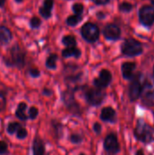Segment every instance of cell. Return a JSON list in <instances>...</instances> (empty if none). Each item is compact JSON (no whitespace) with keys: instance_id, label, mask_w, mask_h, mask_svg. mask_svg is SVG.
Here are the masks:
<instances>
[{"instance_id":"ffe728a7","label":"cell","mask_w":154,"mask_h":155,"mask_svg":"<svg viewBox=\"0 0 154 155\" xmlns=\"http://www.w3.org/2000/svg\"><path fill=\"white\" fill-rule=\"evenodd\" d=\"M6 93L5 87L0 85V112L4 111L6 106Z\"/></svg>"},{"instance_id":"d4e9b609","label":"cell","mask_w":154,"mask_h":155,"mask_svg":"<svg viewBox=\"0 0 154 155\" xmlns=\"http://www.w3.org/2000/svg\"><path fill=\"white\" fill-rule=\"evenodd\" d=\"M82 19V15H71L67 18L66 22L69 25H77Z\"/></svg>"},{"instance_id":"ab89813d","label":"cell","mask_w":154,"mask_h":155,"mask_svg":"<svg viewBox=\"0 0 154 155\" xmlns=\"http://www.w3.org/2000/svg\"><path fill=\"white\" fill-rule=\"evenodd\" d=\"M152 3L153 4V5H154V0H152Z\"/></svg>"},{"instance_id":"603a6c76","label":"cell","mask_w":154,"mask_h":155,"mask_svg":"<svg viewBox=\"0 0 154 155\" xmlns=\"http://www.w3.org/2000/svg\"><path fill=\"white\" fill-rule=\"evenodd\" d=\"M63 44L67 47H73L76 45V39L73 35H66L63 38Z\"/></svg>"},{"instance_id":"4316f807","label":"cell","mask_w":154,"mask_h":155,"mask_svg":"<svg viewBox=\"0 0 154 155\" xmlns=\"http://www.w3.org/2000/svg\"><path fill=\"white\" fill-rule=\"evenodd\" d=\"M15 134H16V138H17V139H19V140H24V139H25V138L27 137L28 133H27V130L22 126V127L17 131V133H16Z\"/></svg>"},{"instance_id":"8fae6325","label":"cell","mask_w":154,"mask_h":155,"mask_svg":"<svg viewBox=\"0 0 154 155\" xmlns=\"http://www.w3.org/2000/svg\"><path fill=\"white\" fill-rule=\"evenodd\" d=\"M103 35L108 39L117 40L121 35V30L116 25L110 24V25H107L105 28L103 29Z\"/></svg>"},{"instance_id":"3957f363","label":"cell","mask_w":154,"mask_h":155,"mask_svg":"<svg viewBox=\"0 0 154 155\" xmlns=\"http://www.w3.org/2000/svg\"><path fill=\"white\" fill-rule=\"evenodd\" d=\"M122 52L123 54L128 56L139 55L143 53V46L139 41L133 38H128L122 45Z\"/></svg>"},{"instance_id":"9a60e30c","label":"cell","mask_w":154,"mask_h":155,"mask_svg":"<svg viewBox=\"0 0 154 155\" xmlns=\"http://www.w3.org/2000/svg\"><path fill=\"white\" fill-rule=\"evenodd\" d=\"M136 67L135 63L133 62H125L122 65V73L124 79L130 80L133 78V72Z\"/></svg>"},{"instance_id":"e575fe53","label":"cell","mask_w":154,"mask_h":155,"mask_svg":"<svg viewBox=\"0 0 154 155\" xmlns=\"http://www.w3.org/2000/svg\"><path fill=\"white\" fill-rule=\"evenodd\" d=\"M52 94H53L52 90L47 89V88H44L43 89V94H44L46 96H50V95H52Z\"/></svg>"},{"instance_id":"836d02e7","label":"cell","mask_w":154,"mask_h":155,"mask_svg":"<svg viewBox=\"0 0 154 155\" xmlns=\"http://www.w3.org/2000/svg\"><path fill=\"white\" fill-rule=\"evenodd\" d=\"M93 131H94V133L96 134H100L101 132H102V126H101V124H98V123H95L93 124Z\"/></svg>"},{"instance_id":"30bf717a","label":"cell","mask_w":154,"mask_h":155,"mask_svg":"<svg viewBox=\"0 0 154 155\" xmlns=\"http://www.w3.org/2000/svg\"><path fill=\"white\" fill-rule=\"evenodd\" d=\"M139 16L141 22L145 25H152L154 23V7L145 5L140 9Z\"/></svg>"},{"instance_id":"f35d334b","label":"cell","mask_w":154,"mask_h":155,"mask_svg":"<svg viewBox=\"0 0 154 155\" xmlns=\"http://www.w3.org/2000/svg\"><path fill=\"white\" fill-rule=\"evenodd\" d=\"M16 2H21V1H23V0H15Z\"/></svg>"},{"instance_id":"d6986e66","label":"cell","mask_w":154,"mask_h":155,"mask_svg":"<svg viewBox=\"0 0 154 155\" xmlns=\"http://www.w3.org/2000/svg\"><path fill=\"white\" fill-rule=\"evenodd\" d=\"M63 56L67 58V57H75V58H78L80 57L81 55V52L78 48H76L75 46H73V47H66L64 50H63V53H62Z\"/></svg>"},{"instance_id":"4dcf8cb0","label":"cell","mask_w":154,"mask_h":155,"mask_svg":"<svg viewBox=\"0 0 154 155\" xmlns=\"http://www.w3.org/2000/svg\"><path fill=\"white\" fill-rule=\"evenodd\" d=\"M40 25H41V21H40V19L38 17L34 16L30 21V25H31L32 28H37V27L40 26Z\"/></svg>"},{"instance_id":"5bb4252c","label":"cell","mask_w":154,"mask_h":155,"mask_svg":"<svg viewBox=\"0 0 154 155\" xmlns=\"http://www.w3.org/2000/svg\"><path fill=\"white\" fill-rule=\"evenodd\" d=\"M32 153L33 155H44L45 154V146L43 142V140L39 137L36 136L32 144Z\"/></svg>"},{"instance_id":"ba28073f","label":"cell","mask_w":154,"mask_h":155,"mask_svg":"<svg viewBox=\"0 0 154 155\" xmlns=\"http://www.w3.org/2000/svg\"><path fill=\"white\" fill-rule=\"evenodd\" d=\"M62 99L67 107V109L74 114H80V106L78 103L75 101L74 95L70 91H65L64 94H62Z\"/></svg>"},{"instance_id":"60d3db41","label":"cell","mask_w":154,"mask_h":155,"mask_svg":"<svg viewBox=\"0 0 154 155\" xmlns=\"http://www.w3.org/2000/svg\"><path fill=\"white\" fill-rule=\"evenodd\" d=\"M79 155H85V154H84V153H80Z\"/></svg>"},{"instance_id":"8992f818","label":"cell","mask_w":154,"mask_h":155,"mask_svg":"<svg viewBox=\"0 0 154 155\" xmlns=\"http://www.w3.org/2000/svg\"><path fill=\"white\" fill-rule=\"evenodd\" d=\"M103 147L106 153L109 155L116 154L121 150L118 138L114 134H109L105 137L103 141Z\"/></svg>"},{"instance_id":"ac0fdd59","label":"cell","mask_w":154,"mask_h":155,"mask_svg":"<svg viewBox=\"0 0 154 155\" xmlns=\"http://www.w3.org/2000/svg\"><path fill=\"white\" fill-rule=\"evenodd\" d=\"M11 39H12V34L10 30L5 26L1 25L0 26V43L5 45V44L9 43Z\"/></svg>"},{"instance_id":"2e32d148","label":"cell","mask_w":154,"mask_h":155,"mask_svg":"<svg viewBox=\"0 0 154 155\" xmlns=\"http://www.w3.org/2000/svg\"><path fill=\"white\" fill-rule=\"evenodd\" d=\"M26 108H27V104L25 103V102H21L18 104L16 109H15V114L16 116L17 119L21 120V121H27L28 120V115L25 114V111H26Z\"/></svg>"},{"instance_id":"1f68e13d","label":"cell","mask_w":154,"mask_h":155,"mask_svg":"<svg viewBox=\"0 0 154 155\" xmlns=\"http://www.w3.org/2000/svg\"><path fill=\"white\" fill-rule=\"evenodd\" d=\"M120 9L123 12H130L133 9V5L129 3H123L120 5Z\"/></svg>"},{"instance_id":"d6a6232c","label":"cell","mask_w":154,"mask_h":155,"mask_svg":"<svg viewBox=\"0 0 154 155\" xmlns=\"http://www.w3.org/2000/svg\"><path fill=\"white\" fill-rule=\"evenodd\" d=\"M29 74L34 78H37L40 76V71L37 68H31L29 70Z\"/></svg>"},{"instance_id":"52a82bcc","label":"cell","mask_w":154,"mask_h":155,"mask_svg":"<svg viewBox=\"0 0 154 155\" xmlns=\"http://www.w3.org/2000/svg\"><path fill=\"white\" fill-rule=\"evenodd\" d=\"M99 34L100 31L98 26L93 23H87L82 27V35L84 38L90 43L95 42L99 37Z\"/></svg>"},{"instance_id":"e0dca14e","label":"cell","mask_w":154,"mask_h":155,"mask_svg":"<svg viewBox=\"0 0 154 155\" xmlns=\"http://www.w3.org/2000/svg\"><path fill=\"white\" fill-rule=\"evenodd\" d=\"M53 5H54L53 0H44L43 5L39 9L41 15L44 18H49L51 16V11L53 9Z\"/></svg>"},{"instance_id":"83f0119b","label":"cell","mask_w":154,"mask_h":155,"mask_svg":"<svg viewBox=\"0 0 154 155\" xmlns=\"http://www.w3.org/2000/svg\"><path fill=\"white\" fill-rule=\"evenodd\" d=\"M70 141L74 144L81 143L83 142V136L79 134H72L70 136Z\"/></svg>"},{"instance_id":"7402d4cb","label":"cell","mask_w":154,"mask_h":155,"mask_svg":"<svg viewBox=\"0 0 154 155\" xmlns=\"http://www.w3.org/2000/svg\"><path fill=\"white\" fill-rule=\"evenodd\" d=\"M56 61H57V55L55 54H50L45 62V65L49 69H55L56 67Z\"/></svg>"},{"instance_id":"484cf974","label":"cell","mask_w":154,"mask_h":155,"mask_svg":"<svg viewBox=\"0 0 154 155\" xmlns=\"http://www.w3.org/2000/svg\"><path fill=\"white\" fill-rule=\"evenodd\" d=\"M38 114H39L38 108L35 106H31L28 110V117L31 120H34L38 116Z\"/></svg>"},{"instance_id":"f1b7e54d","label":"cell","mask_w":154,"mask_h":155,"mask_svg":"<svg viewBox=\"0 0 154 155\" xmlns=\"http://www.w3.org/2000/svg\"><path fill=\"white\" fill-rule=\"evenodd\" d=\"M83 10H84V5L82 4H79V3H76L73 5V11L74 12L75 15H82L83 14Z\"/></svg>"},{"instance_id":"cb8c5ba5","label":"cell","mask_w":154,"mask_h":155,"mask_svg":"<svg viewBox=\"0 0 154 155\" xmlns=\"http://www.w3.org/2000/svg\"><path fill=\"white\" fill-rule=\"evenodd\" d=\"M52 126H53V128L54 130V134H56V136L58 138H60L61 135H62V128H63L62 124L59 122H57L55 120H53L52 121Z\"/></svg>"},{"instance_id":"44dd1931","label":"cell","mask_w":154,"mask_h":155,"mask_svg":"<svg viewBox=\"0 0 154 155\" xmlns=\"http://www.w3.org/2000/svg\"><path fill=\"white\" fill-rule=\"evenodd\" d=\"M22 127V125L17 123V122H11L7 124V127H6V131L9 134H15L17 133V131Z\"/></svg>"},{"instance_id":"6da1fadb","label":"cell","mask_w":154,"mask_h":155,"mask_svg":"<svg viewBox=\"0 0 154 155\" xmlns=\"http://www.w3.org/2000/svg\"><path fill=\"white\" fill-rule=\"evenodd\" d=\"M134 136L138 141L143 143H151L154 141V129L143 120L140 119L134 129Z\"/></svg>"},{"instance_id":"b9f144b4","label":"cell","mask_w":154,"mask_h":155,"mask_svg":"<svg viewBox=\"0 0 154 155\" xmlns=\"http://www.w3.org/2000/svg\"><path fill=\"white\" fill-rule=\"evenodd\" d=\"M153 78H154V66H153Z\"/></svg>"},{"instance_id":"7c38bea8","label":"cell","mask_w":154,"mask_h":155,"mask_svg":"<svg viewBox=\"0 0 154 155\" xmlns=\"http://www.w3.org/2000/svg\"><path fill=\"white\" fill-rule=\"evenodd\" d=\"M100 119L103 122L108 123H115L116 122V112L111 106H106L102 109Z\"/></svg>"},{"instance_id":"f546056e","label":"cell","mask_w":154,"mask_h":155,"mask_svg":"<svg viewBox=\"0 0 154 155\" xmlns=\"http://www.w3.org/2000/svg\"><path fill=\"white\" fill-rule=\"evenodd\" d=\"M8 152V145L5 141H0V155H5Z\"/></svg>"},{"instance_id":"7a4b0ae2","label":"cell","mask_w":154,"mask_h":155,"mask_svg":"<svg viewBox=\"0 0 154 155\" xmlns=\"http://www.w3.org/2000/svg\"><path fill=\"white\" fill-rule=\"evenodd\" d=\"M25 54L22 51V49L17 45H15L10 51V57L5 59V63L8 66H15L19 69L23 68L25 65Z\"/></svg>"},{"instance_id":"d590c367","label":"cell","mask_w":154,"mask_h":155,"mask_svg":"<svg viewBox=\"0 0 154 155\" xmlns=\"http://www.w3.org/2000/svg\"><path fill=\"white\" fill-rule=\"evenodd\" d=\"M93 2H94L97 5H104V4L108 3L109 0H93Z\"/></svg>"},{"instance_id":"277c9868","label":"cell","mask_w":154,"mask_h":155,"mask_svg":"<svg viewBox=\"0 0 154 155\" xmlns=\"http://www.w3.org/2000/svg\"><path fill=\"white\" fill-rule=\"evenodd\" d=\"M84 97L86 102L93 106H98L100 105L104 98H105V93L100 89V88H90L88 90H86L85 94H84Z\"/></svg>"},{"instance_id":"4fadbf2b","label":"cell","mask_w":154,"mask_h":155,"mask_svg":"<svg viewBox=\"0 0 154 155\" xmlns=\"http://www.w3.org/2000/svg\"><path fill=\"white\" fill-rule=\"evenodd\" d=\"M142 101H143V104L146 106H149V107L154 106V88L152 87L150 84L146 86V91L143 92Z\"/></svg>"},{"instance_id":"9c48e42d","label":"cell","mask_w":154,"mask_h":155,"mask_svg":"<svg viewBox=\"0 0 154 155\" xmlns=\"http://www.w3.org/2000/svg\"><path fill=\"white\" fill-rule=\"evenodd\" d=\"M112 79H113V76H112L111 72L108 71L107 69H103L100 72L99 76L93 80V84L97 88L103 89V88H106L111 84Z\"/></svg>"},{"instance_id":"5b68a950","label":"cell","mask_w":154,"mask_h":155,"mask_svg":"<svg viewBox=\"0 0 154 155\" xmlns=\"http://www.w3.org/2000/svg\"><path fill=\"white\" fill-rule=\"evenodd\" d=\"M143 88L144 86L143 85L142 81H141V74H138L135 76H133L132 83L130 84V87H129V96H130L131 101L134 102L138 100L143 94Z\"/></svg>"},{"instance_id":"74e56055","label":"cell","mask_w":154,"mask_h":155,"mask_svg":"<svg viewBox=\"0 0 154 155\" xmlns=\"http://www.w3.org/2000/svg\"><path fill=\"white\" fill-rule=\"evenodd\" d=\"M5 0H0V7L4 5V4H5Z\"/></svg>"},{"instance_id":"8d00e7d4","label":"cell","mask_w":154,"mask_h":155,"mask_svg":"<svg viewBox=\"0 0 154 155\" xmlns=\"http://www.w3.org/2000/svg\"><path fill=\"white\" fill-rule=\"evenodd\" d=\"M135 155H145V154H144V153H143V150H138V151L136 152Z\"/></svg>"}]
</instances>
